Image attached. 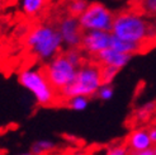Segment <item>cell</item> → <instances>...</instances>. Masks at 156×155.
I'll list each match as a JSON object with an SVG mask.
<instances>
[{
	"instance_id": "1",
	"label": "cell",
	"mask_w": 156,
	"mask_h": 155,
	"mask_svg": "<svg viewBox=\"0 0 156 155\" xmlns=\"http://www.w3.org/2000/svg\"><path fill=\"white\" fill-rule=\"evenodd\" d=\"M111 32L122 40L141 43L147 49L156 43V28L141 12L124 10L114 15Z\"/></svg>"
},
{
	"instance_id": "2",
	"label": "cell",
	"mask_w": 156,
	"mask_h": 155,
	"mask_svg": "<svg viewBox=\"0 0 156 155\" xmlns=\"http://www.w3.org/2000/svg\"><path fill=\"white\" fill-rule=\"evenodd\" d=\"M26 45L40 61H50L58 55L64 41L57 28L50 24H38L29 31L26 37Z\"/></svg>"
},
{
	"instance_id": "3",
	"label": "cell",
	"mask_w": 156,
	"mask_h": 155,
	"mask_svg": "<svg viewBox=\"0 0 156 155\" xmlns=\"http://www.w3.org/2000/svg\"><path fill=\"white\" fill-rule=\"evenodd\" d=\"M19 84L32 94L38 104L43 107L51 106L56 102L57 92L48 81L44 71L38 69H24L18 75Z\"/></svg>"
},
{
	"instance_id": "4",
	"label": "cell",
	"mask_w": 156,
	"mask_h": 155,
	"mask_svg": "<svg viewBox=\"0 0 156 155\" xmlns=\"http://www.w3.org/2000/svg\"><path fill=\"white\" fill-rule=\"evenodd\" d=\"M103 84L100 67L94 64H85L77 69L74 81L60 93V96L69 99L74 96H84L91 98L97 96L98 89Z\"/></svg>"
},
{
	"instance_id": "5",
	"label": "cell",
	"mask_w": 156,
	"mask_h": 155,
	"mask_svg": "<svg viewBox=\"0 0 156 155\" xmlns=\"http://www.w3.org/2000/svg\"><path fill=\"white\" fill-rule=\"evenodd\" d=\"M77 69L79 67L73 65L65 56V53H62V55H56L55 57H52L48 61V64L46 65L43 71L51 85L60 94L62 90L74 81Z\"/></svg>"
},
{
	"instance_id": "6",
	"label": "cell",
	"mask_w": 156,
	"mask_h": 155,
	"mask_svg": "<svg viewBox=\"0 0 156 155\" xmlns=\"http://www.w3.org/2000/svg\"><path fill=\"white\" fill-rule=\"evenodd\" d=\"M79 23L84 32L87 31H111L114 15L100 3H91L80 15Z\"/></svg>"
},
{
	"instance_id": "7",
	"label": "cell",
	"mask_w": 156,
	"mask_h": 155,
	"mask_svg": "<svg viewBox=\"0 0 156 155\" xmlns=\"http://www.w3.org/2000/svg\"><path fill=\"white\" fill-rule=\"evenodd\" d=\"M111 31H87L83 34L81 49L89 55L97 56L99 52L111 47Z\"/></svg>"
},
{
	"instance_id": "8",
	"label": "cell",
	"mask_w": 156,
	"mask_h": 155,
	"mask_svg": "<svg viewBox=\"0 0 156 155\" xmlns=\"http://www.w3.org/2000/svg\"><path fill=\"white\" fill-rule=\"evenodd\" d=\"M58 32L62 37L64 45L67 47H79L83 40V28L79 23V19L74 15H67L62 18L58 23Z\"/></svg>"
},
{
	"instance_id": "9",
	"label": "cell",
	"mask_w": 156,
	"mask_h": 155,
	"mask_svg": "<svg viewBox=\"0 0 156 155\" xmlns=\"http://www.w3.org/2000/svg\"><path fill=\"white\" fill-rule=\"evenodd\" d=\"M95 57L100 65L114 66V67L121 70V69H123L131 61L132 55L123 53V52H119L112 47H108V49L103 50L102 52H99Z\"/></svg>"
},
{
	"instance_id": "10",
	"label": "cell",
	"mask_w": 156,
	"mask_h": 155,
	"mask_svg": "<svg viewBox=\"0 0 156 155\" xmlns=\"http://www.w3.org/2000/svg\"><path fill=\"white\" fill-rule=\"evenodd\" d=\"M152 145L149 130L146 128H136L131 131L127 137V146L131 151H141Z\"/></svg>"
},
{
	"instance_id": "11",
	"label": "cell",
	"mask_w": 156,
	"mask_h": 155,
	"mask_svg": "<svg viewBox=\"0 0 156 155\" xmlns=\"http://www.w3.org/2000/svg\"><path fill=\"white\" fill-rule=\"evenodd\" d=\"M111 47L119 51V52L128 53V55H136V53H140V52L147 50L146 46H144L141 43L122 40V38H118L113 34H112V40H111Z\"/></svg>"
},
{
	"instance_id": "12",
	"label": "cell",
	"mask_w": 156,
	"mask_h": 155,
	"mask_svg": "<svg viewBox=\"0 0 156 155\" xmlns=\"http://www.w3.org/2000/svg\"><path fill=\"white\" fill-rule=\"evenodd\" d=\"M48 0H20V9L27 17H36L40 14Z\"/></svg>"
},
{
	"instance_id": "13",
	"label": "cell",
	"mask_w": 156,
	"mask_h": 155,
	"mask_svg": "<svg viewBox=\"0 0 156 155\" xmlns=\"http://www.w3.org/2000/svg\"><path fill=\"white\" fill-rule=\"evenodd\" d=\"M55 149H56V142L52 140H48V139H42V140H37L32 144L30 151L34 153L36 155H43Z\"/></svg>"
},
{
	"instance_id": "14",
	"label": "cell",
	"mask_w": 156,
	"mask_h": 155,
	"mask_svg": "<svg viewBox=\"0 0 156 155\" xmlns=\"http://www.w3.org/2000/svg\"><path fill=\"white\" fill-rule=\"evenodd\" d=\"M89 106V98L84 97V96H74L71 98L67 99V107L70 110L76 111V112H81L85 111Z\"/></svg>"
},
{
	"instance_id": "15",
	"label": "cell",
	"mask_w": 156,
	"mask_h": 155,
	"mask_svg": "<svg viewBox=\"0 0 156 155\" xmlns=\"http://www.w3.org/2000/svg\"><path fill=\"white\" fill-rule=\"evenodd\" d=\"M88 5L89 4L85 0H71L67 5V12L70 15H74V17L79 18L84 13V10L88 8Z\"/></svg>"
},
{
	"instance_id": "16",
	"label": "cell",
	"mask_w": 156,
	"mask_h": 155,
	"mask_svg": "<svg viewBox=\"0 0 156 155\" xmlns=\"http://www.w3.org/2000/svg\"><path fill=\"white\" fill-rule=\"evenodd\" d=\"M138 10L145 15L154 17L156 15V0H137Z\"/></svg>"
},
{
	"instance_id": "17",
	"label": "cell",
	"mask_w": 156,
	"mask_h": 155,
	"mask_svg": "<svg viewBox=\"0 0 156 155\" xmlns=\"http://www.w3.org/2000/svg\"><path fill=\"white\" fill-rule=\"evenodd\" d=\"M118 73H119V69H117L114 66L102 65V67H100V74H102L103 84H112Z\"/></svg>"
},
{
	"instance_id": "18",
	"label": "cell",
	"mask_w": 156,
	"mask_h": 155,
	"mask_svg": "<svg viewBox=\"0 0 156 155\" xmlns=\"http://www.w3.org/2000/svg\"><path fill=\"white\" fill-rule=\"evenodd\" d=\"M65 56L67 57V60L71 63L73 65H75L76 67H80L83 65L84 61V56L81 51L77 47H69V50L65 52Z\"/></svg>"
},
{
	"instance_id": "19",
	"label": "cell",
	"mask_w": 156,
	"mask_h": 155,
	"mask_svg": "<svg viewBox=\"0 0 156 155\" xmlns=\"http://www.w3.org/2000/svg\"><path fill=\"white\" fill-rule=\"evenodd\" d=\"M113 94H114V89L112 87V84H102L100 88L98 89V93H97V97L98 99L103 100V102H108L113 98Z\"/></svg>"
},
{
	"instance_id": "20",
	"label": "cell",
	"mask_w": 156,
	"mask_h": 155,
	"mask_svg": "<svg viewBox=\"0 0 156 155\" xmlns=\"http://www.w3.org/2000/svg\"><path fill=\"white\" fill-rule=\"evenodd\" d=\"M155 108H156V103L155 102H150V103H147L144 107L140 108V110L137 111V116L141 120H145V118H147L152 113V111L155 110Z\"/></svg>"
},
{
	"instance_id": "21",
	"label": "cell",
	"mask_w": 156,
	"mask_h": 155,
	"mask_svg": "<svg viewBox=\"0 0 156 155\" xmlns=\"http://www.w3.org/2000/svg\"><path fill=\"white\" fill-rule=\"evenodd\" d=\"M104 155H129L128 146L124 145H114L112 148H109Z\"/></svg>"
},
{
	"instance_id": "22",
	"label": "cell",
	"mask_w": 156,
	"mask_h": 155,
	"mask_svg": "<svg viewBox=\"0 0 156 155\" xmlns=\"http://www.w3.org/2000/svg\"><path fill=\"white\" fill-rule=\"evenodd\" d=\"M132 155H156V145H151L150 148L141 151H132Z\"/></svg>"
},
{
	"instance_id": "23",
	"label": "cell",
	"mask_w": 156,
	"mask_h": 155,
	"mask_svg": "<svg viewBox=\"0 0 156 155\" xmlns=\"http://www.w3.org/2000/svg\"><path fill=\"white\" fill-rule=\"evenodd\" d=\"M150 132V137H151V141H152V145H156V126L151 127L149 130Z\"/></svg>"
},
{
	"instance_id": "24",
	"label": "cell",
	"mask_w": 156,
	"mask_h": 155,
	"mask_svg": "<svg viewBox=\"0 0 156 155\" xmlns=\"http://www.w3.org/2000/svg\"><path fill=\"white\" fill-rule=\"evenodd\" d=\"M19 155H36V154L32 153V151H29V153H23V154H19Z\"/></svg>"
},
{
	"instance_id": "25",
	"label": "cell",
	"mask_w": 156,
	"mask_h": 155,
	"mask_svg": "<svg viewBox=\"0 0 156 155\" xmlns=\"http://www.w3.org/2000/svg\"><path fill=\"white\" fill-rule=\"evenodd\" d=\"M154 26H155V28H156V18H155V20H154Z\"/></svg>"
},
{
	"instance_id": "26",
	"label": "cell",
	"mask_w": 156,
	"mask_h": 155,
	"mask_svg": "<svg viewBox=\"0 0 156 155\" xmlns=\"http://www.w3.org/2000/svg\"><path fill=\"white\" fill-rule=\"evenodd\" d=\"M3 154H4V153H3V150H2V149H0V155H3Z\"/></svg>"
}]
</instances>
